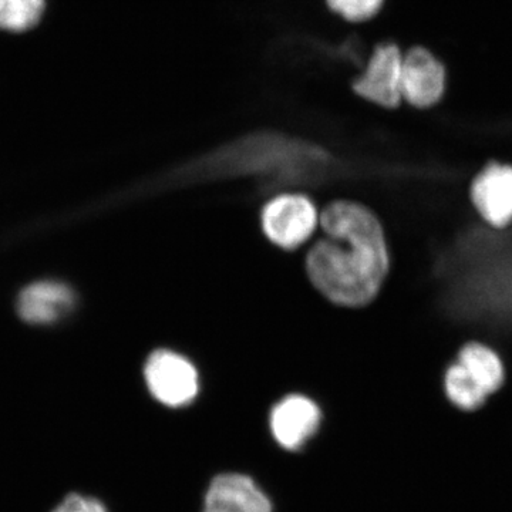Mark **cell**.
<instances>
[{
  "label": "cell",
  "instance_id": "8",
  "mask_svg": "<svg viewBox=\"0 0 512 512\" xmlns=\"http://www.w3.org/2000/svg\"><path fill=\"white\" fill-rule=\"evenodd\" d=\"M204 512H272V504L252 478L222 474L208 488Z\"/></svg>",
  "mask_w": 512,
  "mask_h": 512
},
{
  "label": "cell",
  "instance_id": "9",
  "mask_svg": "<svg viewBox=\"0 0 512 512\" xmlns=\"http://www.w3.org/2000/svg\"><path fill=\"white\" fill-rule=\"evenodd\" d=\"M74 296L67 286L57 282H39L26 288L20 295V318L35 325L52 323L70 311Z\"/></svg>",
  "mask_w": 512,
  "mask_h": 512
},
{
  "label": "cell",
  "instance_id": "14",
  "mask_svg": "<svg viewBox=\"0 0 512 512\" xmlns=\"http://www.w3.org/2000/svg\"><path fill=\"white\" fill-rule=\"evenodd\" d=\"M52 512H109L106 505L97 498L83 494H69Z\"/></svg>",
  "mask_w": 512,
  "mask_h": 512
},
{
  "label": "cell",
  "instance_id": "10",
  "mask_svg": "<svg viewBox=\"0 0 512 512\" xmlns=\"http://www.w3.org/2000/svg\"><path fill=\"white\" fill-rule=\"evenodd\" d=\"M458 363L464 366L468 375L473 377L485 394L500 389L504 380V367L500 357L487 346L470 343L461 350Z\"/></svg>",
  "mask_w": 512,
  "mask_h": 512
},
{
  "label": "cell",
  "instance_id": "1",
  "mask_svg": "<svg viewBox=\"0 0 512 512\" xmlns=\"http://www.w3.org/2000/svg\"><path fill=\"white\" fill-rule=\"evenodd\" d=\"M325 237L306 256L309 281L345 308L373 301L389 271L382 225L372 211L350 201L329 204L319 217Z\"/></svg>",
  "mask_w": 512,
  "mask_h": 512
},
{
  "label": "cell",
  "instance_id": "11",
  "mask_svg": "<svg viewBox=\"0 0 512 512\" xmlns=\"http://www.w3.org/2000/svg\"><path fill=\"white\" fill-rule=\"evenodd\" d=\"M446 392L448 399L463 410H476L487 399L484 390L458 362L447 370Z\"/></svg>",
  "mask_w": 512,
  "mask_h": 512
},
{
  "label": "cell",
  "instance_id": "7",
  "mask_svg": "<svg viewBox=\"0 0 512 512\" xmlns=\"http://www.w3.org/2000/svg\"><path fill=\"white\" fill-rule=\"evenodd\" d=\"M471 195L485 221L494 227H507L512 222V167L488 165L474 181Z\"/></svg>",
  "mask_w": 512,
  "mask_h": 512
},
{
  "label": "cell",
  "instance_id": "3",
  "mask_svg": "<svg viewBox=\"0 0 512 512\" xmlns=\"http://www.w3.org/2000/svg\"><path fill=\"white\" fill-rule=\"evenodd\" d=\"M144 376L154 399L168 407L187 406L197 397L200 389L194 365L170 350L153 353L148 359Z\"/></svg>",
  "mask_w": 512,
  "mask_h": 512
},
{
  "label": "cell",
  "instance_id": "12",
  "mask_svg": "<svg viewBox=\"0 0 512 512\" xmlns=\"http://www.w3.org/2000/svg\"><path fill=\"white\" fill-rule=\"evenodd\" d=\"M45 8L46 0H0V29L25 32L35 28Z\"/></svg>",
  "mask_w": 512,
  "mask_h": 512
},
{
  "label": "cell",
  "instance_id": "2",
  "mask_svg": "<svg viewBox=\"0 0 512 512\" xmlns=\"http://www.w3.org/2000/svg\"><path fill=\"white\" fill-rule=\"evenodd\" d=\"M318 224V211L305 195H279L262 211V229L266 237L276 247L288 251L305 244Z\"/></svg>",
  "mask_w": 512,
  "mask_h": 512
},
{
  "label": "cell",
  "instance_id": "13",
  "mask_svg": "<svg viewBox=\"0 0 512 512\" xmlns=\"http://www.w3.org/2000/svg\"><path fill=\"white\" fill-rule=\"evenodd\" d=\"M329 8L348 22L359 23L373 18L384 0H326Z\"/></svg>",
  "mask_w": 512,
  "mask_h": 512
},
{
  "label": "cell",
  "instance_id": "5",
  "mask_svg": "<svg viewBox=\"0 0 512 512\" xmlns=\"http://www.w3.org/2000/svg\"><path fill=\"white\" fill-rule=\"evenodd\" d=\"M446 89V70L429 50L414 47L403 56V100L419 109L436 104Z\"/></svg>",
  "mask_w": 512,
  "mask_h": 512
},
{
  "label": "cell",
  "instance_id": "4",
  "mask_svg": "<svg viewBox=\"0 0 512 512\" xmlns=\"http://www.w3.org/2000/svg\"><path fill=\"white\" fill-rule=\"evenodd\" d=\"M403 55L393 43H383L370 56L365 70L357 77L355 92L370 103L393 109L403 100Z\"/></svg>",
  "mask_w": 512,
  "mask_h": 512
},
{
  "label": "cell",
  "instance_id": "6",
  "mask_svg": "<svg viewBox=\"0 0 512 512\" xmlns=\"http://www.w3.org/2000/svg\"><path fill=\"white\" fill-rule=\"evenodd\" d=\"M320 410L305 396L286 397L271 413V430L286 450H299L319 429Z\"/></svg>",
  "mask_w": 512,
  "mask_h": 512
}]
</instances>
